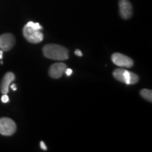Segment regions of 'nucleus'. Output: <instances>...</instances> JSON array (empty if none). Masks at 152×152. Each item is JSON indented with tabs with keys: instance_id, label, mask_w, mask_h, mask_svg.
<instances>
[{
	"instance_id": "obj_1",
	"label": "nucleus",
	"mask_w": 152,
	"mask_h": 152,
	"mask_svg": "<svg viewBox=\"0 0 152 152\" xmlns=\"http://www.w3.org/2000/svg\"><path fill=\"white\" fill-rule=\"evenodd\" d=\"M44 56L49 59L64 61L68 58V50L66 47L55 44H49L43 47Z\"/></svg>"
},
{
	"instance_id": "obj_2",
	"label": "nucleus",
	"mask_w": 152,
	"mask_h": 152,
	"mask_svg": "<svg viewBox=\"0 0 152 152\" xmlns=\"http://www.w3.org/2000/svg\"><path fill=\"white\" fill-rule=\"evenodd\" d=\"M113 75L118 81L127 85H134L139 81V77L137 74L122 68L114 70Z\"/></svg>"
},
{
	"instance_id": "obj_3",
	"label": "nucleus",
	"mask_w": 152,
	"mask_h": 152,
	"mask_svg": "<svg viewBox=\"0 0 152 152\" xmlns=\"http://www.w3.org/2000/svg\"><path fill=\"white\" fill-rule=\"evenodd\" d=\"M23 34L24 37L30 43L37 44L43 40L44 35L40 30L34 29L30 26H28L27 25L23 27Z\"/></svg>"
},
{
	"instance_id": "obj_4",
	"label": "nucleus",
	"mask_w": 152,
	"mask_h": 152,
	"mask_svg": "<svg viewBox=\"0 0 152 152\" xmlns=\"http://www.w3.org/2000/svg\"><path fill=\"white\" fill-rule=\"evenodd\" d=\"M16 124L13 120L9 118H0V134L4 136H11L16 132Z\"/></svg>"
},
{
	"instance_id": "obj_5",
	"label": "nucleus",
	"mask_w": 152,
	"mask_h": 152,
	"mask_svg": "<svg viewBox=\"0 0 152 152\" xmlns=\"http://www.w3.org/2000/svg\"><path fill=\"white\" fill-rule=\"evenodd\" d=\"M111 60L115 65L120 67L131 68L134 65L132 58L121 53H114L112 54Z\"/></svg>"
},
{
	"instance_id": "obj_6",
	"label": "nucleus",
	"mask_w": 152,
	"mask_h": 152,
	"mask_svg": "<svg viewBox=\"0 0 152 152\" xmlns=\"http://www.w3.org/2000/svg\"><path fill=\"white\" fill-rule=\"evenodd\" d=\"M16 44V38L11 33H5L0 35V48L3 52H8Z\"/></svg>"
},
{
	"instance_id": "obj_7",
	"label": "nucleus",
	"mask_w": 152,
	"mask_h": 152,
	"mask_svg": "<svg viewBox=\"0 0 152 152\" xmlns=\"http://www.w3.org/2000/svg\"><path fill=\"white\" fill-rule=\"evenodd\" d=\"M119 12L123 19H129L132 16V6L129 0H119Z\"/></svg>"
},
{
	"instance_id": "obj_8",
	"label": "nucleus",
	"mask_w": 152,
	"mask_h": 152,
	"mask_svg": "<svg viewBox=\"0 0 152 152\" xmlns=\"http://www.w3.org/2000/svg\"><path fill=\"white\" fill-rule=\"evenodd\" d=\"M67 68V65L64 63H56L49 68V74L51 77L54 79L60 78Z\"/></svg>"
},
{
	"instance_id": "obj_9",
	"label": "nucleus",
	"mask_w": 152,
	"mask_h": 152,
	"mask_svg": "<svg viewBox=\"0 0 152 152\" xmlns=\"http://www.w3.org/2000/svg\"><path fill=\"white\" fill-rule=\"evenodd\" d=\"M15 79H16V77L12 72H8L5 74L0 85V90L2 94H4L9 93V85L13 81L15 80Z\"/></svg>"
},
{
	"instance_id": "obj_10",
	"label": "nucleus",
	"mask_w": 152,
	"mask_h": 152,
	"mask_svg": "<svg viewBox=\"0 0 152 152\" xmlns=\"http://www.w3.org/2000/svg\"><path fill=\"white\" fill-rule=\"evenodd\" d=\"M140 95H141L142 98L148 101V102H152V91L151 90L143 89V90L140 91Z\"/></svg>"
},
{
	"instance_id": "obj_11",
	"label": "nucleus",
	"mask_w": 152,
	"mask_h": 152,
	"mask_svg": "<svg viewBox=\"0 0 152 152\" xmlns=\"http://www.w3.org/2000/svg\"><path fill=\"white\" fill-rule=\"evenodd\" d=\"M26 25H27L28 26H30V27L33 28L34 29H36V30H41L42 29V27L40 25H39V23H33L32 21H30L28 22Z\"/></svg>"
},
{
	"instance_id": "obj_12",
	"label": "nucleus",
	"mask_w": 152,
	"mask_h": 152,
	"mask_svg": "<svg viewBox=\"0 0 152 152\" xmlns=\"http://www.w3.org/2000/svg\"><path fill=\"white\" fill-rule=\"evenodd\" d=\"M9 101V98L7 95V94H4L2 96H1V102H2L3 103H7Z\"/></svg>"
},
{
	"instance_id": "obj_13",
	"label": "nucleus",
	"mask_w": 152,
	"mask_h": 152,
	"mask_svg": "<svg viewBox=\"0 0 152 152\" xmlns=\"http://www.w3.org/2000/svg\"><path fill=\"white\" fill-rule=\"evenodd\" d=\"M75 54L76 56H83V53L80 49H76L75 51Z\"/></svg>"
},
{
	"instance_id": "obj_14",
	"label": "nucleus",
	"mask_w": 152,
	"mask_h": 152,
	"mask_svg": "<svg viewBox=\"0 0 152 152\" xmlns=\"http://www.w3.org/2000/svg\"><path fill=\"white\" fill-rule=\"evenodd\" d=\"M40 147L42 148V149L45 150V151H47V147H46V145H45L44 142H40Z\"/></svg>"
},
{
	"instance_id": "obj_15",
	"label": "nucleus",
	"mask_w": 152,
	"mask_h": 152,
	"mask_svg": "<svg viewBox=\"0 0 152 152\" xmlns=\"http://www.w3.org/2000/svg\"><path fill=\"white\" fill-rule=\"evenodd\" d=\"M65 72H66V75H67L68 76H70L72 74V73H73V71H72L71 69H70V68H66Z\"/></svg>"
},
{
	"instance_id": "obj_16",
	"label": "nucleus",
	"mask_w": 152,
	"mask_h": 152,
	"mask_svg": "<svg viewBox=\"0 0 152 152\" xmlns=\"http://www.w3.org/2000/svg\"><path fill=\"white\" fill-rule=\"evenodd\" d=\"M11 89H12L13 90H14V91L16 90V85H15V84H13V85L11 86Z\"/></svg>"
},
{
	"instance_id": "obj_17",
	"label": "nucleus",
	"mask_w": 152,
	"mask_h": 152,
	"mask_svg": "<svg viewBox=\"0 0 152 152\" xmlns=\"http://www.w3.org/2000/svg\"><path fill=\"white\" fill-rule=\"evenodd\" d=\"M3 58V51H0V59H2Z\"/></svg>"
}]
</instances>
